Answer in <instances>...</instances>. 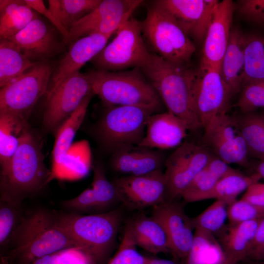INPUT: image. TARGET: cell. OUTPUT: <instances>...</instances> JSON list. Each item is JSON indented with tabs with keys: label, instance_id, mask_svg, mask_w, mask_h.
Segmentation results:
<instances>
[{
	"label": "cell",
	"instance_id": "obj_19",
	"mask_svg": "<svg viewBox=\"0 0 264 264\" xmlns=\"http://www.w3.org/2000/svg\"><path fill=\"white\" fill-rule=\"evenodd\" d=\"M111 36L93 33L72 43L64 57L56 63L45 95L56 88L66 79L79 72L83 66L90 62L106 46Z\"/></svg>",
	"mask_w": 264,
	"mask_h": 264
},
{
	"label": "cell",
	"instance_id": "obj_14",
	"mask_svg": "<svg viewBox=\"0 0 264 264\" xmlns=\"http://www.w3.org/2000/svg\"><path fill=\"white\" fill-rule=\"evenodd\" d=\"M7 39L35 63L52 61L65 51L66 45L59 30L39 15L21 31Z\"/></svg>",
	"mask_w": 264,
	"mask_h": 264
},
{
	"label": "cell",
	"instance_id": "obj_25",
	"mask_svg": "<svg viewBox=\"0 0 264 264\" xmlns=\"http://www.w3.org/2000/svg\"><path fill=\"white\" fill-rule=\"evenodd\" d=\"M127 226L136 246L153 254L170 252L167 233L154 217L142 214Z\"/></svg>",
	"mask_w": 264,
	"mask_h": 264
},
{
	"label": "cell",
	"instance_id": "obj_13",
	"mask_svg": "<svg viewBox=\"0 0 264 264\" xmlns=\"http://www.w3.org/2000/svg\"><path fill=\"white\" fill-rule=\"evenodd\" d=\"M204 129L203 145L215 155L228 164L249 166V152L234 116H217Z\"/></svg>",
	"mask_w": 264,
	"mask_h": 264
},
{
	"label": "cell",
	"instance_id": "obj_45",
	"mask_svg": "<svg viewBox=\"0 0 264 264\" xmlns=\"http://www.w3.org/2000/svg\"><path fill=\"white\" fill-rule=\"evenodd\" d=\"M242 198L255 205L264 207V183L258 182L250 186Z\"/></svg>",
	"mask_w": 264,
	"mask_h": 264
},
{
	"label": "cell",
	"instance_id": "obj_49",
	"mask_svg": "<svg viewBox=\"0 0 264 264\" xmlns=\"http://www.w3.org/2000/svg\"><path fill=\"white\" fill-rule=\"evenodd\" d=\"M256 173L264 178V159L260 160L255 166Z\"/></svg>",
	"mask_w": 264,
	"mask_h": 264
},
{
	"label": "cell",
	"instance_id": "obj_6",
	"mask_svg": "<svg viewBox=\"0 0 264 264\" xmlns=\"http://www.w3.org/2000/svg\"><path fill=\"white\" fill-rule=\"evenodd\" d=\"M140 24L143 37L156 55L171 62L191 64L196 46L165 9L154 1Z\"/></svg>",
	"mask_w": 264,
	"mask_h": 264
},
{
	"label": "cell",
	"instance_id": "obj_42",
	"mask_svg": "<svg viewBox=\"0 0 264 264\" xmlns=\"http://www.w3.org/2000/svg\"><path fill=\"white\" fill-rule=\"evenodd\" d=\"M239 11L247 20L264 26V0H241Z\"/></svg>",
	"mask_w": 264,
	"mask_h": 264
},
{
	"label": "cell",
	"instance_id": "obj_18",
	"mask_svg": "<svg viewBox=\"0 0 264 264\" xmlns=\"http://www.w3.org/2000/svg\"><path fill=\"white\" fill-rule=\"evenodd\" d=\"M152 216L162 223L167 233L170 253L185 258L193 243L195 229L192 219L185 213L182 205L168 201L153 207Z\"/></svg>",
	"mask_w": 264,
	"mask_h": 264
},
{
	"label": "cell",
	"instance_id": "obj_39",
	"mask_svg": "<svg viewBox=\"0 0 264 264\" xmlns=\"http://www.w3.org/2000/svg\"><path fill=\"white\" fill-rule=\"evenodd\" d=\"M237 106L242 113L254 112L264 107V81L244 85Z\"/></svg>",
	"mask_w": 264,
	"mask_h": 264
},
{
	"label": "cell",
	"instance_id": "obj_33",
	"mask_svg": "<svg viewBox=\"0 0 264 264\" xmlns=\"http://www.w3.org/2000/svg\"><path fill=\"white\" fill-rule=\"evenodd\" d=\"M234 116L249 154L264 159V116L253 112Z\"/></svg>",
	"mask_w": 264,
	"mask_h": 264
},
{
	"label": "cell",
	"instance_id": "obj_8",
	"mask_svg": "<svg viewBox=\"0 0 264 264\" xmlns=\"http://www.w3.org/2000/svg\"><path fill=\"white\" fill-rule=\"evenodd\" d=\"M116 36L91 61L95 69L118 71L141 68L150 59L140 22L131 17L115 32Z\"/></svg>",
	"mask_w": 264,
	"mask_h": 264
},
{
	"label": "cell",
	"instance_id": "obj_27",
	"mask_svg": "<svg viewBox=\"0 0 264 264\" xmlns=\"http://www.w3.org/2000/svg\"><path fill=\"white\" fill-rule=\"evenodd\" d=\"M39 15L25 0H0V38H9Z\"/></svg>",
	"mask_w": 264,
	"mask_h": 264
},
{
	"label": "cell",
	"instance_id": "obj_51",
	"mask_svg": "<svg viewBox=\"0 0 264 264\" xmlns=\"http://www.w3.org/2000/svg\"><path fill=\"white\" fill-rule=\"evenodd\" d=\"M220 264H234L232 261H230L226 258H224V260Z\"/></svg>",
	"mask_w": 264,
	"mask_h": 264
},
{
	"label": "cell",
	"instance_id": "obj_52",
	"mask_svg": "<svg viewBox=\"0 0 264 264\" xmlns=\"http://www.w3.org/2000/svg\"><path fill=\"white\" fill-rule=\"evenodd\" d=\"M0 264H8L6 261L2 257H0Z\"/></svg>",
	"mask_w": 264,
	"mask_h": 264
},
{
	"label": "cell",
	"instance_id": "obj_21",
	"mask_svg": "<svg viewBox=\"0 0 264 264\" xmlns=\"http://www.w3.org/2000/svg\"><path fill=\"white\" fill-rule=\"evenodd\" d=\"M93 177L91 187L77 196L62 202L69 210L83 213L99 214L107 212L118 202H121L113 182L107 178L103 167L99 163L93 166Z\"/></svg>",
	"mask_w": 264,
	"mask_h": 264
},
{
	"label": "cell",
	"instance_id": "obj_48",
	"mask_svg": "<svg viewBox=\"0 0 264 264\" xmlns=\"http://www.w3.org/2000/svg\"><path fill=\"white\" fill-rule=\"evenodd\" d=\"M145 264H177L173 260L156 258H147Z\"/></svg>",
	"mask_w": 264,
	"mask_h": 264
},
{
	"label": "cell",
	"instance_id": "obj_24",
	"mask_svg": "<svg viewBox=\"0 0 264 264\" xmlns=\"http://www.w3.org/2000/svg\"><path fill=\"white\" fill-rule=\"evenodd\" d=\"M244 67V34L238 28H233L220 69L232 96L242 89Z\"/></svg>",
	"mask_w": 264,
	"mask_h": 264
},
{
	"label": "cell",
	"instance_id": "obj_31",
	"mask_svg": "<svg viewBox=\"0 0 264 264\" xmlns=\"http://www.w3.org/2000/svg\"><path fill=\"white\" fill-rule=\"evenodd\" d=\"M195 230L184 264H220L225 255L214 235L198 229Z\"/></svg>",
	"mask_w": 264,
	"mask_h": 264
},
{
	"label": "cell",
	"instance_id": "obj_37",
	"mask_svg": "<svg viewBox=\"0 0 264 264\" xmlns=\"http://www.w3.org/2000/svg\"><path fill=\"white\" fill-rule=\"evenodd\" d=\"M230 204L222 199H216L197 217L192 219L195 229H198L214 235L222 233L228 218V207Z\"/></svg>",
	"mask_w": 264,
	"mask_h": 264
},
{
	"label": "cell",
	"instance_id": "obj_9",
	"mask_svg": "<svg viewBox=\"0 0 264 264\" xmlns=\"http://www.w3.org/2000/svg\"><path fill=\"white\" fill-rule=\"evenodd\" d=\"M56 64L37 63L0 89V114L11 113L27 120L33 108L46 94Z\"/></svg>",
	"mask_w": 264,
	"mask_h": 264
},
{
	"label": "cell",
	"instance_id": "obj_2",
	"mask_svg": "<svg viewBox=\"0 0 264 264\" xmlns=\"http://www.w3.org/2000/svg\"><path fill=\"white\" fill-rule=\"evenodd\" d=\"M166 106L168 111L183 120L188 130L202 127L195 107L194 89L198 68L191 64L167 61L152 53L140 68Z\"/></svg>",
	"mask_w": 264,
	"mask_h": 264
},
{
	"label": "cell",
	"instance_id": "obj_5",
	"mask_svg": "<svg viewBox=\"0 0 264 264\" xmlns=\"http://www.w3.org/2000/svg\"><path fill=\"white\" fill-rule=\"evenodd\" d=\"M87 73L93 93L105 106H140L159 112L162 102L140 68L118 71L95 69Z\"/></svg>",
	"mask_w": 264,
	"mask_h": 264
},
{
	"label": "cell",
	"instance_id": "obj_32",
	"mask_svg": "<svg viewBox=\"0 0 264 264\" xmlns=\"http://www.w3.org/2000/svg\"><path fill=\"white\" fill-rule=\"evenodd\" d=\"M244 49L245 67L242 87L264 81V36L257 33L244 35Z\"/></svg>",
	"mask_w": 264,
	"mask_h": 264
},
{
	"label": "cell",
	"instance_id": "obj_4",
	"mask_svg": "<svg viewBox=\"0 0 264 264\" xmlns=\"http://www.w3.org/2000/svg\"><path fill=\"white\" fill-rule=\"evenodd\" d=\"M59 224L76 242L88 264H101L115 245L122 219L120 210L82 215H56Z\"/></svg>",
	"mask_w": 264,
	"mask_h": 264
},
{
	"label": "cell",
	"instance_id": "obj_16",
	"mask_svg": "<svg viewBox=\"0 0 264 264\" xmlns=\"http://www.w3.org/2000/svg\"><path fill=\"white\" fill-rule=\"evenodd\" d=\"M120 201L132 210L154 207L168 201L167 179L161 169L141 176H126L113 181Z\"/></svg>",
	"mask_w": 264,
	"mask_h": 264
},
{
	"label": "cell",
	"instance_id": "obj_22",
	"mask_svg": "<svg viewBox=\"0 0 264 264\" xmlns=\"http://www.w3.org/2000/svg\"><path fill=\"white\" fill-rule=\"evenodd\" d=\"M188 130L183 120L168 111L154 113L148 120L145 135L138 146L151 149L178 147Z\"/></svg>",
	"mask_w": 264,
	"mask_h": 264
},
{
	"label": "cell",
	"instance_id": "obj_34",
	"mask_svg": "<svg viewBox=\"0 0 264 264\" xmlns=\"http://www.w3.org/2000/svg\"><path fill=\"white\" fill-rule=\"evenodd\" d=\"M102 0H49L48 9L69 33L72 26L95 8Z\"/></svg>",
	"mask_w": 264,
	"mask_h": 264
},
{
	"label": "cell",
	"instance_id": "obj_12",
	"mask_svg": "<svg viewBox=\"0 0 264 264\" xmlns=\"http://www.w3.org/2000/svg\"><path fill=\"white\" fill-rule=\"evenodd\" d=\"M214 155L204 145L191 142H184L176 148L165 162L168 201L181 196Z\"/></svg>",
	"mask_w": 264,
	"mask_h": 264
},
{
	"label": "cell",
	"instance_id": "obj_50",
	"mask_svg": "<svg viewBox=\"0 0 264 264\" xmlns=\"http://www.w3.org/2000/svg\"><path fill=\"white\" fill-rule=\"evenodd\" d=\"M242 262H244L242 264H264L263 260H246Z\"/></svg>",
	"mask_w": 264,
	"mask_h": 264
},
{
	"label": "cell",
	"instance_id": "obj_17",
	"mask_svg": "<svg viewBox=\"0 0 264 264\" xmlns=\"http://www.w3.org/2000/svg\"><path fill=\"white\" fill-rule=\"evenodd\" d=\"M155 2L175 20L185 34L198 42L204 40L216 0H159Z\"/></svg>",
	"mask_w": 264,
	"mask_h": 264
},
{
	"label": "cell",
	"instance_id": "obj_1",
	"mask_svg": "<svg viewBox=\"0 0 264 264\" xmlns=\"http://www.w3.org/2000/svg\"><path fill=\"white\" fill-rule=\"evenodd\" d=\"M67 249L78 252L77 243L59 224L56 215L39 209L23 215L1 257L8 264H31Z\"/></svg>",
	"mask_w": 264,
	"mask_h": 264
},
{
	"label": "cell",
	"instance_id": "obj_47",
	"mask_svg": "<svg viewBox=\"0 0 264 264\" xmlns=\"http://www.w3.org/2000/svg\"><path fill=\"white\" fill-rule=\"evenodd\" d=\"M75 249L63 250L39 258L31 264H63L65 257Z\"/></svg>",
	"mask_w": 264,
	"mask_h": 264
},
{
	"label": "cell",
	"instance_id": "obj_7",
	"mask_svg": "<svg viewBox=\"0 0 264 264\" xmlns=\"http://www.w3.org/2000/svg\"><path fill=\"white\" fill-rule=\"evenodd\" d=\"M96 127L102 145L113 153L126 147L138 146L143 138L149 117L155 113L135 106H105Z\"/></svg>",
	"mask_w": 264,
	"mask_h": 264
},
{
	"label": "cell",
	"instance_id": "obj_26",
	"mask_svg": "<svg viewBox=\"0 0 264 264\" xmlns=\"http://www.w3.org/2000/svg\"><path fill=\"white\" fill-rule=\"evenodd\" d=\"M262 219L229 225L225 228L222 233L221 238L225 258L234 264L248 259L259 224Z\"/></svg>",
	"mask_w": 264,
	"mask_h": 264
},
{
	"label": "cell",
	"instance_id": "obj_20",
	"mask_svg": "<svg viewBox=\"0 0 264 264\" xmlns=\"http://www.w3.org/2000/svg\"><path fill=\"white\" fill-rule=\"evenodd\" d=\"M234 9L232 0L219 1L216 4L204 40L199 66L220 69L229 42Z\"/></svg>",
	"mask_w": 264,
	"mask_h": 264
},
{
	"label": "cell",
	"instance_id": "obj_46",
	"mask_svg": "<svg viewBox=\"0 0 264 264\" xmlns=\"http://www.w3.org/2000/svg\"><path fill=\"white\" fill-rule=\"evenodd\" d=\"M205 167L219 179L236 170L215 154Z\"/></svg>",
	"mask_w": 264,
	"mask_h": 264
},
{
	"label": "cell",
	"instance_id": "obj_38",
	"mask_svg": "<svg viewBox=\"0 0 264 264\" xmlns=\"http://www.w3.org/2000/svg\"><path fill=\"white\" fill-rule=\"evenodd\" d=\"M219 180L205 167L194 177L181 197L187 202L205 200Z\"/></svg>",
	"mask_w": 264,
	"mask_h": 264
},
{
	"label": "cell",
	"instance_id": "obj_23",
	"mask_svg": "<svg viewBox=\"0 0 264 264\" xmlns=\"http://www.w3.org/2000/svg\"><path fill=\"white\" fill-rule=\"evenodd\" d=\"M163 155L149 148L133 146L113 153L111 166L116 171L128 176H141L161 169Z\"/></svg>",
	"mask_w": 264,
	"mask_h": 264
},
{
	"label": "cell",
	"instance_id": "obj_15",
	"mask_svg": "<svg viewBox=\"0 0 264 264\" xmlns=\"http://www.w3.org/2000/svg\"><path fill=\"white\" fill-rule=\"evenodd\" d=\"M231 97L220 68L199 66L194 89V103L202 127L204 128L214 117L227 113Z\"/></svg>",
	"mask_w": 264,
	"mask_h": 264
},
{
	"label": "cell",
	"instance_id": "obj_11",
	"mask_svg": "<svg viewBox=\"0 0 264 264\" xmlns=\"http://www.w3.org/2000/svg\"><path fill=\"white\" fill-rule=\"evenodd\" d=\"M143 2L141 0H102L95 8L72 26L65 42L66 45H70L77 40L93 33L112 35Z\"/></svg>",
	"mask_w": 264,
	"mask_h": 264
},
{
	"label": "cell",
	"instance_id": "obj_53",
	"mask_svg": "<svg viewBox=\"0 0 264 264\" xmlns=\"http://www.w3.org/2000/svg\"><path fill=\"white\" fill-rule=\"evenodd\" d=\"M261 260L264 261V255H263V257H262V259Z\"/></svg>",
	"mask_w": 264,
	"mask_h": 264
},
{
	"label": "cell",
	"instance_id": "obj_36",
	"mask_svg": "<svg viewBox=\"0 0 264 264\" xmlns=\"http://www.w3.org/2000/svg\"><path fill=\"white\" fill-rule=\"evenodd\" d=\"M22 201L0 195V247L4 252L23 216Z\"/></svg>",
	"mask_w": 264,
	"mask_h": 264
},
{
	"label": "cell",
	"instance_id": "obj_44",
	"mask_svg": "<svg viewBox=\"0 0 264 264\" xmlns=\"http://www.w3.org/2000/svg\"><path fill=\"white\" fill-rule=\"evenodd\" d=\"M264 254V218L260 221L247 260H261Z\"/></svg>",
	"mask_w": 264,
	"mask_h": 264
},
{
	"label": "cell",
	"instance_id": "obj_43",
	"mask_svg": "<svg viewBox=\"0 0 264 264\" xmlns=\"http://www.w3.org/2000/svg\"><path fill=\"white\" fill-rule=\"evenodd\" d=\"M27 3L38 13L46 17L60 32L64 38L65 42L66 40L68 32L60 24L53 13L47 8L42 0H25Z\"/></svg>",
	"mask_w": 264,
	"mask_h": 264
},
{
	"label": "cell",
	"instance_id": "obj_35",
	"mask_svg": "<svg viewBox=\"0 0 264 264\" xmlns=\"http://www.w3.org/2000/svg\"><path fill=\"white\" fill-rule=\"evenodd\" d=\"M261 178L256 172L247 176L236 170L218 180L206 199H222L231 204L240 194L253 184L259 182Z\"/></svg>",
	"mask_w": 264,
	"mask_h": 264
},
{
	"label": "cell",
	"instance_id": "obj_3",
	"mask_svg": "<svg viewBox=\"0 0 264 264\" xmlns=\"http://www.w3.org/2000/svg\"><path fill=\"white\" fill-rule=\"evenodd\" d=\"M44 160L41 143L28 128L11 160L0 166V195L23 201L37 194L52 176Z\"/></svg>",
	"mask_w": 264,
	"mask_h": 264
},
{
	"label": "cell",
	"instance_id": "obj_28",
	"mask_svg": "<svg viewBox=\"0 0 264 264\" xmlns=\"http://www.w3.org/2000/svg\"><path fill=\"white\" fill-rule=\"evenodd\" d=\"M93 95V93L88 95L56 132L52 150L54 170L64 162L76 132L84 120L88 107Z\"/></svg>",
	"mask_w": 264,
	"mask_h": 264
},
{
	"label": "cell",
	"instance_id": "obj_40",
	"mask_svg": "<svg viewBox=\"0 0 264 264\" xmlns=\"http://www.w3.org/2000/svg\"><path fill=\"white\" fill-rule=\"evenodd\" d=\"M126 226L118 249L107 264H145L148 257L140 254Z\"/></svg>",
	"mask_w": 264,
	"mask_h": 264
},
{
	"label": "cell",
	"instance_id": "obj_30",
	"mask_svg": "<svg viewBox=\"0 0 264 264\" xmlns=\"http://www.w3.org/2000/svg\"><path fill=\"white\" fill-rule=\"evenodd\" d=\"M27 121L13 114H0V166L8 163L18 149L22 136L29 128Z\"/></svg>",
	"mask_w": 264,
	"mask_h": 264
},
{
	"label": "cell",
	"instance_id": "obj_41",
	"mask_svg": "<svg viewBox=\"0 0 264 264\" xmlns=\"http://www.w3.org/2000/svg\"><path fill=\"white\" fill-rule=\"evenodd\" d=\"M264 218V207L255 205L242 198L235 200L228 207V219L231 225Z\"/></svg>",
	"mask_w": 264,
	"mask_h": 264
},
{
	"label": "cell",
	"instance_id": "obj_10",
	"mask_svg": "<svg viewBox=\"0 0 264 264\" xmlns=\"http://www.w3.org/2000/svg\"><path fill=\"white\" fill-rule=\"evenodd\" d=\"M93 93L88 73L78 72L64 80L46 95L43 125L46 132L55 133L84 100Z\"/></svg>",
	"mask_w": 264,
	"mask_h": 264
},
{
	"label": "cell",
	"instance_id": "obj_29",
	"mask_svg": "<svg viewBox=\"0 0 264 264\" xmlns=\"http://www.w3.org/2000/svg\"><path fill=\"white\" fill-rule=\"evenodd\" d=\"M37 63L28 60L10 40L0 38V88L21 76Z\"/></svg>",
	"mask_w": 264,
	"mask_h": 264
}]
</instances>
